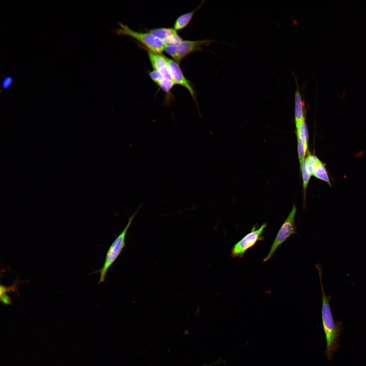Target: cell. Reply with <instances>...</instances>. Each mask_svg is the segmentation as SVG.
Wrapping results in <instances>:
<instances>
[{
    "instance_id": "cell-1",
    "label": "cell",
    "mask_w": 366,
    "mask_h": 366,
    "mask_svg": "<svg viewBox=\"0 0 366 366\" xmlns=\"http://www.w3.org/2000/svg\"><path fill=\"white\" fill-rule=\"evenodd\" d=\"M179 42L173 48L177 52H188L203 58L223 75L231 79L241 81L246 76L247 66L239 58L222 49H211L201 46L183 35L178 36Z\"/></svg>"
},
{
    "instance_id": "cell-2",
    "label": "cell",
    "mask_w": 366,
    "mask_h": 366,
    "mask_svg": "<svg viewBox=\"0 0 366 366\" xmlns=\"http://www.w3.org/2000/svg\"><path fill=\"white\" fill-rule=\"evenodd\" d=\"M252 101L259 121L263 127L273 129L284 138L290 148L294 150L293 138L287 123L277 115L268 95L249 85Z\"/></svg>"
},
{
    "instance_id": "cell-3",
    "label": "cell",
    "mask_w": 366,
    "mask_h": 366,
    "mask_svg": "<svg viewBox=\"0 0 366 366\" xmlns=\"http://www.w3.org/2000/svg\"><path fill=\"white\" fill-rule=\"evenodd\" d=\"M318 60L307 59L298 61H273L265 68L266 80L270 91L284 80L301 75L302 70L307 66L318 63Z\"/></svg>"
},
{
    "instance_id": "cell-4",
    "label": "cell",
    "mask_w": 366,
    "mask_h": 366,
    "mask_svg": "<svg viewBox=\"0 0 366 366\" xmlns=\"http://www.w3.org/2000/svg\"><path fill=\"white\" fill-rule=\"evenodd\" d=\"M222 81L231 105L238 107L247 116L258 120L252 101L249 85L224 75L222 76Z\"/></svg>"
},
{
    "instance_id": "cell-5",
    "label": "cell",
    "mask_w": 366,
    "mask_h": 366,
    "mask_svg": "<svg viewBox=\"0 0 366 366\" xmlns=\"http://www.w3.org/2000/svg\"><path fill=\"white\" fill-rule=\"evenodd\" d=\"M223 111L227 119L249 140L252 146L256 145V135L263 127L260 122L247 116L232 105L224 107Z\"/></svg>"
},
{
    "instance_id": "cell-6",
    "label": "cell",
    "mask_w": 366,
    "mask_h": 366,
    "mask_svg": "<svg viewBox=\"0 0 366 366\" xmlns=\"http://www.w3.org/2000/svg\"><path fill=\"white\" fill-rule=\"evenodd\" d=\"M223 48L243 62L266 50L265 46L258 42H238L225 44Z\"/></svg>"
},
{
    "instance_id": "cell-7",
    "label": "cell",
    "mask_w": 366,
    "mask_h": 366,
    "mask_svg": "<svg viewBox=\"0 0 366 366\" xmlns=\"http://www.w3.org/2000/svg\"><path fill=\"white\" fill-rule=\"evenodd\" d=\"M294 14L268 25L263 32L261 43L265 46L273 44L280 39L287 30Z\"/></svg>"
},
{
    "instance_id": "cell-8",
    "label": "cell",
    "mask_w": 366,
    "mask_h": 366,
    "mask_svg": "<svg viewBox=\"0 0 366 366\" xmlns=\"http://www.w3.org/2000/svg\"><path fill=\"white\" fill-rule=\"evenodd\" d=\"M210 311V310H208V311L204 317L202 318L197 324L194 326L192 334L186 344L173 358L168 366H188V356L190 349L197 335L198 331L207 318Z\"/></svg>"
},
{
    "instance_id": "cell-9",
    "label": "cell",
    "mask_w": 366,
    "mask_h": 366,
    "mask_svg": "<svg viewBox=\"0 0 366 366\" xmlns=\"http://www.w3.org/2000/svg\"><path fill=\"white\" fill-rule=\"evenodd\" d=\"M265 74V68L247 67L246 76L255 82L262 92L268 95L271 91L268 86Z\"/></svg>"
},
{
    "instance_id": "cell-10",
    "label": "cell",
    "mask_w": 366,
    "mask_h": 366,
    "mask_svg": "<svg viewBox=\"0 0 366 366\" xmlns=\"http://www.w3.org/2000/svg\"><path fill=\"white\" fill-rule=\"evenodd\" d=\"M273 61L272 57L265 50L246 60L243 63L247 67L266 68Z\"/></svg>"
},
{
    "instance_id": "cell-11",
    "label": "cell",
    "mask_w": 366,
    "mask_h": 366,
    "mask_svg": "<svg viewBox=\"0 0 366 366\" xmlns=\"http://www.w3.org/2000/svg\"><path fill=\"white\" fill-rule=\"evenodd\" d=\"M20 123L18 115L11 114L8 115L4 121L3 131L6 134L13 133L17 128Z\"/></svg>"
},
{
    "instance_id": "cell-12",
    "label": "cell",
    "mask_w": 366,
    "mask_h": 366,
    "mask_svg": "<svg viewBox=\"0 0 366 366\" xmlns=\"http://www.w3.org/2000/svg\"><path fill=\"white\" fill-rule=\"evenodd\" d=\"M353 366H366V355Z\"/></svg>"
}]
</instances>
